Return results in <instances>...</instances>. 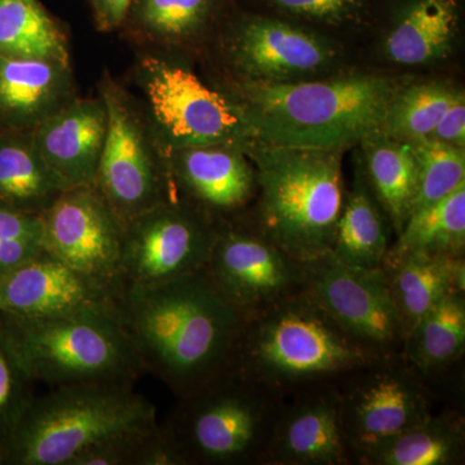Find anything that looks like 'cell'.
I'll return each mask as SVG.
<instances>
[{"label": "cell", "mask_w": 465, "mask_h": 465, "mask_svg": "<svg viewBox=\"0 0 465 465\" xmlns=\"http://www.w3.org/2000/svg\"><path fill=\"white\" fill-rule=\"evenodd\" d=\"M114 309L145 372L188 396L232 369L243 317L203 272L119 292Z\"/></svg>", "instance_id": "obj_1"}, {"label": "cell", "mask_w": 465, "mask_h": 465, "mask_svg": "<svg viewBox=\"0 0 465 465\" xmlns=\"http://www.w3.org/2000/svg\"><path fill=\"white\" fill-rule=\"evenodd\" d=\"M403 84L378 73L339 72L292 84L232 81L255 142L287 148L347 149L381 127Z\"/></svg>", "instance_id": "obj_2"}, {"label": "cell", "mask_w": 465, "mask_h": 465, "mask_svg": "<svg viewBox=\"0 0 465 465\" xmlns=\"http://www.w3.org/2000/svg\"><path fill=\"white\" fill-rule=\"evenodd\" d=\"M246 152L258 174V193L244 219L300 262L330 255L347 200L345 150L251 140Z\"/></svg>", "instance_id": "obj_3"}, {"label": "cell", "mask_w": 465, "mask_h": 465, "mask_svg": "<svg viewBox=\"0 0 465 465\" xmlns=\"http://www.w3.org/2000/svg\"><path fill=\"white\" fill-rule=\"evenodd\" d=\"M381 357L302 289L243 321L232 369L287 396L336 384Z\"/></svg>", "instance_id": "obj_4"}, {"label": "cell", "mask_w": 465, "mask_h": 465, "mask_svg": "<svg viewBox=\"0 0 465 465\" xmlns=\"http://www.w3.org/2000/svg\"><path fill=\"white\" fill-rule=\"evenodd\" d=\"M0 331L27 376L51 390L134 385L145 372L114 307L56 318L0 313Z\"/></svg>", "instance_id": "obj_5"}, {"label": "cell", "mask_w": 465, "mask_h": 465, "mask_svg": "<svg viewBox=\"0 0 465 465\" xmlns=\"http://www.w3.org/2000/svg\"><path fill=\"white\" fill-rule=\"evenodd\" d=\"M158 424L157 409L134 384L54 388L27 407L0 463L73 465L104 440Z\"/></svg>", "instance_id": "obj_6"}, {"label": "cell", "mask_w": 465, "mask_h": 465, "mask_svg": "<svg viewBox=\"0 0 465 465\" xmlns=\"http://www.w3.org/2000/svg\"><path fill=\"white\" fill-rule=\"evenodd\" d=\"M284 397L232 367L177 399L161 424L183 465L262 464Z\"/></svg>", "instance_id": "obj_7"}, {"label": "cell", "mask_w": 465, "mask_h": 465, "mask_svg": "<svg viewBox=\"0 0 465 465\" xmlns=\"http://www.w3.org/2000/svg\"><path fill=\"white\" fill-rule=\"evenodd\" d=\"M143 109L159 148L252 140L241 104L231 92L211 87L188 66L163 54H143L134 70Z\"/></svg>", "instance_id": "obj_8"}, {"label": "cell", "mask_w": 465, "mask_h": 465, "mask_svg": "<svg viewBox=\"0 0 465 465\" xmlns=\"http://www.w3.org/2000/svg\"><path fill=\"white\" fill-rule=\"evenodd\" d=\"M108 130L94 185L124 228L134 217L173 200L174 193L142 104L108 72L99 84Z\"/></svg>", "instance_id": "obj_9"}, {"label": "cell", "mask_w": 465, "mask_h": 465, "mask_svg": "<svg viewBox=\"0 0 465 465\" xmlns=\"http://www.w3.org/2000/svg\"><path fill=\"white\" fill-rule=\"evenodd\" d=\"M219 48L234 81L292 84L341 72V47L332 36L266 12L229 21Z\"/></svg>", "instance_id": "obj_10"}, {"label": "cell", "mask_w": 465, "mask_h": 465, "mask_svg": "<svg viewBox=\"0 0 465 465\" xmlns=\"http://www.w3.org/2000/svg\"><path fill=\"white\" fill-rule=\"evenodd\" d=\"M342 430L356 464L385 440L432 414V393L400 354L381 357L336 382Z\"/></svg>", "instance_id": "obj_11"}, {"label": "cell", "mask_w": 465, "mask_h": 465, "mask_svg": "<svg viewBox=\"0 0 465 465\" xmlns=\"http://www.w3.org/2000/svg\"><path fill=\"white\" fill-rule=\"evenodd\" d=\"M219 224L177 197L134 217L124 226L122 291L157 286L203 271Z\"/></svg>", "instance_id": "obj_12"}, {"label": "cell", "mask_w": 465, "mask_h": 465, "mask_svg": "<svg viewBox=\"0 0 465 465\" xmlns=\"http://www.w3.org/2000/svg\"><path fill=\"white\" fill-rule=\"evenodd\" d=\"M202 272L243 320L299 292L307 278L304 262L291 258L243 216L220 223Z\"/></svg>", "instance_id": "obj_13"}, {"label": "cell", "mask_w": 465, "mask_h": 465, "mask_svg": "<svg viewBox=\"0 0 465 465\" xmlns=\"http://www.w3.org/2000/svg\"><path fill=\"white\" fill-rule=\"evenodd\" d=\"M39 216L43 250L115 299L124 228L94 185L66 188Z\"/></svg>", "instance_id": "obj_14"}, {"label": "cell", "mask_w": 465, "mask_h": 465, "mask_svg": "<svg viewBox=\"0 0 465 465\" xmlns=\"http://www.w3.org/2000/svg\"><path fill=\"white\" fill-rule=\"evenodd\" d=\"M305 269L304 289L349 335L381 356L400 354L405 331L381 268H354L327 255Z\"/></svg>", "instance_id": "obj_15"}, {"label": "cell", "mask_w": 465, "mask_h": 465, "mask_svg": "<svg viewBox=\"0 0 465 465\" xmlns=\"http://www.w3.org/2000/svg\"><path fill=\"white\" fill-rule=\"evenodd\" d=\"M246 145L207 143L162 149L174 197L219 223L243 216L258 193V174Z\"/></svg>", "instance_id": "obj_16"}, {"label": "cell", "mask_w": 465, "mask_h": 465, "mask_svg": "<svg viewBox=\"0 0 465 465\" xmlns=\"http://www.w3.org/2000/svg\"><path fill=\"white\" fill-rule=\"evenodd\" d=\"M262 464H356L342 430L335 384L316 385L284 397Z\"/></svg>", "instance_id": "obj_17"}, {"label": "cell", "mask_w": 465, "mask_h": 465, "mask_svg": "<svg viewBox=\"0 0 465 465\" xmlns=\"http://www.w3.org/2000/svg\"><path fill=\"white\" fill-rule=\"evenodd\" d=\"M112 307L114 298L108 291L45 250L0 274V313L56 318Z\"/></svg>", "instance_id": "obj_18"}, {"label": "cell", "mask_w": 465, "mask_h": 465, "mask_svg": "<svg viewBox=\"0 0 465 465\" xmlns=\"http://www.w3.org/2000/svg\"><path fill=\"white\" fill-rule=\"evenodd\" d=\"M108 130L101 96L76 97L30 133L34 146L64 185H94Z\"/></svg>", "instance_id": "obj_19"}, {"label": "cell", "mask_w": 465, "mask_h": 465, "mask_svg": "<svg viewBox=\"0 0 465 465\" xmlns=\"http://www.w3.org/2000/svg\"><path fill=\"white\" fill-rule=\"evenodd\" d=\"M463 0H396L381 36V54L400 67L433 65L454 51Z\"/></svg>", "instance_id": "obj_20"}, {"label": "cell", "mask_w": 465, "mask_h": 465, "mask_svg": "<svg viewBox=\"0 0 465 465\" xmlns=\"http://www.w3.org/2000/svg\"><path fill=\"white\" fill-rule=\"evenodd\" d=\"M76 97L72 66L0 54V131L32 133Z\"/></svg>", "instance_id": "obj_21"}, {"label": "cell", "mask_w": 465, "mask_h": 465, "mask_svg": "<svg viewBox=\"0 0 465 465\" xmlns=\"http://www.w3.org/2000/svg\"><path fill=\"white\" fill-rule=\"evenodd\" d=\"M381 269L405 335L440 300L465 292V256L387 252Z\"/></svg>", "instance_id": "obj_22"}, {"label": "cell", "mask_w": 465, "mask_h": 465, "mask_svg": "<svg viewBox=\"0 0 465 465\" xmlns=\"http://www.w3.org/2000/svg\"><path fill=\"white\" fill-rule=\"evenodd\" d=\"M226 0H133L121 29L157 54L193 47L206 38Z\"/></svg>", "instance_id": "obj_23"}, {"label": "cell", "mask_w": 465, "mask_h": 465, "mask_svg": "<svg viewBox=\"0 0 465 465\" xmlns=\"http://www.w3.org/2000/svg\"><path fill=\"white\" fill-rule=\"evenodd\" d=\"M363 173L399 235L414 211L418 193V162L414 143L375 128L360 143Z\"/></svg>", "instance_id": "obj_24"}, {"label": "cell", "mask_w": 465, "mask_h": 465, "mask_svg": "<svg viewBox=\"0 0 465 465\" xmlns=\"http://www.w3.org/2000/svg\"><path fill=\"white\" fill-rule=\"evenodd\" d=\"M391 232L390 219L372 194L358 159L330 255L354 268H381L391 244Z\"/></svg>", "instance_id": "obj_25"}, {"label": "cell", "mask_w": 465, "mask_h": 465, "mask_svg": "<svg viewBox=\"0 0 465 465\" xmlns=\"http://www.w3.org/2000/svg\"><path fill=\"white\" fill-rule=\"evenodd\" d=\"M464 351L465 292H454L409 330L400 356L425 381L459 362Z\"/></svg>", "instance_id": "obj_26"}, {"label": "cell", "mask_w": 465, "mask_h": 465, "mask_svg": "<svg viewBox=\"0 0 465 465\" xmlns=\"http://www.w3.org/2000/svg\"><path fill=\"white\" fill-rule=\"evenodd\" d=\"M465 459V421L459 411L430 414L360 459L362 465H458Z\"/></svg>", "instance_id": "obj_27"}, {"label": "cell", "mask_w": 465, "mask_h": 465, "mask_svg": "<svg viewBox=\"0 0 465 465\" xmlns=\"http://www.w3.org/2000/svg\"><path fill=\"white\" fill-rule=\"evenodd\" d=\"M66 188L43 162L30 133L0 131V203L41 215Z\"/></svg>", "instance_id": "obj_28"}, {"label": "cell", "mask_w": 465, "mask_h": 465, "mask_svg": "<svg viewBox=\"0 0 465 465\" xmlns=\"http://www.w3.org/2000/svg\"><path fill=\"white\" fill-rule=\"evenodd\" d=\"M0 54L72 66L65 30L39 0H0Z\"/></svg>", "instance_id": "obj_29"}, {"label": "cell", "mask_w": 465, "mask_h": 465, "mask_svg": "<svg viewBox=\"0 0 465 465\" xmlns=\"http://www.w3.org/2000/svg\"><path fill=\"white\" fill-rule=\"evenodd\" d=\"M388 252L465 256V185L436 203L415 211Z\"/></svg>", "instance_id": "obj_30"}, {"label": "cell", "mask_w": 465, "mask_h": 465, "mask_svg": "<svg viewBox=\"0 0 465 465\" xmlns=\"http://www.w3.org/2000/svg\"><path fill=\"white\" fill-rule=\"evenodd\" d=\"M460 91L461 88L442 81L402 84L391 99L379 128L407 142L430 137Z\"/></svg>", "instance_id": "obj_31"}, {"label": "cell", "mask_w": 465, "mask_h": 465, "mask_svg": "<svg viewBox=\"0 0 465 465\" xmlns=\"http://www.w3.org/2000/svg\"><path fill=\"white\" fill-rule=\"evenodd\" d=\"M411 143H414L418 162V193L412 211L414 213L465 185V149L437 142L430 137Z\"/></svg>", "instance_id": "obj_32"}, {"label": "cell", "mask_w": 465, "mask_h": 465, "mask_svg": "<svg viewBox=\"0 0 465 465\" xmlns=\"http://www.w3.org/2000/svg\"><path fill=\"white\" fill-rule=\"evenodd\" d=\"M275 15L329 34L360 29L372 18L371 0H256Z\"/></svg>", "instance_id": "obj_33"}, {"label": "cell", "mask_w": 465, "mask_h": 465, "mask_svg": "<svg viewBox=\"0 0 465 465\" xmlns=\"http://www.w3.org/2000/svg\"><path fill=\"white\" fill-rule=\"evenodd\" d=\"M34 384L0 331V454L35 399Z\"/></svg>", "instance_id": "obj_34"}, {"label": "cell", "mask_w": 465, "mask_h": 465, "mask_svg": "<svg viewBox=\"0 0 465 465\" xmlns=\"http://www.w3.org/2000/svg\"><path fill=\"white\" fill-rule=\"evenodd\" d=\"M43 251L41 216L0 203V274Z\"/></svg>", "instance_id": "obj_35"}, {"label": "cell", "mask_w": 465, "mask_h": 465, "mask_svg": "<svg viewBox=\"0 0 465 465\" xmlns=\"http://www.w3.org/2000/svg\"><path fill=\"white\" fill-rule=\"evenodd\" d=\"M430 139L465 149V94L459 92L451 105L440 116Z\"/></svg>", "instance_id": "obj_36"}, {"label": "cell", "mask_w": 465, "mask_h": 465, "mask_svg": "<svg viewBox=\"0 0 465 465\" xmlns=\"http://www.w3.org/2000/svg\"><path fill=\"white\" fill-rule=\"evenodd\" d=\"M133 0H88L94 25L103 33H112L124 25Z\"/></svg>", "instance_id": "obj_37"}, {"label": "cell", "mask_w": 465, "mask_h": 465, "mask_svg": "<svg viewBox=\"0 0 465 465\" xmlns=\"http://www.w3.org/2000/svg\"><path fill=\"white\" fill-rule=\"evenodd\" d=\"M0 312H2V308H0Z\"/></svg>", "instance_id": "obj_38"}]
</instances>
